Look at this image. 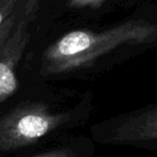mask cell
Returning a JSON list of instances; mask_svg holds the SVG:
<instances>
[{
    "label": "cell",
    "mask_w": 157,
    "mask_h": 157,
    "mask_svg": "<svg viewBox=\"0 0 157 157\" xmlns=\"http://www.w3.org/2000/svg\"><path fill=\"white\" fill-rule=\"evenodd\" d=\"M156 38L157 25L144 20L127 21L102 31L72 30L45 48L41 70L45 75L78 71L118 48L150 44Z\"/></svg>",
    "instance_id": "1"
},
{
    "label": "cell",
    "mask_w": 157,
    "mask_h": 157,
    "mask_svg": "<svg viewBox=\"0 0 157 157\" xmlns=\"http://www.w3.org/2000/svg\"><path fill=\"white\" fill-rule=\"evenodd\" d=\"M78 109L59 110L41 101H27L0 116V156L33 145L78 121Z\"/></svg>",
    "instance_id": "2"
},
{
    "label": "cell",
    "mask_w": 157,
    "mask_h": 157,
    "mask_svg": "<svg viewBox=\"0 0 157 157\" xmlns=\"http://www.w3.org/2000/svg\"><path fill=\"white\" fill-rule=\"evenodd\" d=\"M105 143L139 145L157 141V105L125 114L107 122L97 131Z\"/></svg>",
    "instance_id": "3"
},
{
    "label": "cell",
    "mask_w": 157,
    "mask_h": 157,
    "mask_svg": "<svg viewBox=\"0 0 157 157\" xmlns=\"http://www.w3.org/2000/svg\"><path fill=\"white\" fill-rule=\"evenodd\" d=\"M31 10H35V6H26L11 35L0 46V105L15 94L18 88L17 67L30 40Z\"/></svg>",
    "instance_id": "4"
},
{
    "label": "cell",
    "mask_w": 157,
    "mask_h": 157,
    "mask_svg": "<svg viewBox=\"0 0 157 157\" xmlns=\"http://www.w3.org/2000/svg\"><path fill=\"white\" fill-rule=\"evenodd\" d=\"M20 17L17 15L16 3L8 0H0V46L11 35Z\"/></svg>",
    "instance_id": "5"
},
{
    "label": "cell",
    "mask_w": 157,
    "mask_h": 157,
    "mask_svg": "<svg viewBox=\"0 0 157 157\" xmlns=\"http://www.w3.org/2000/svg\"><path fill=\"white\" fill-rule=\"evenodd\" d=\"M78 152L80 151H78V146L65 145L27 157H80V153Z\"/></svg>",
    "instance_id": "6"
},
{
    "label": "cell",
    "mask_w": 157,
    "mask_h": 157,
    "mask_svg": "<svg viewBox=\"0 0 157 157\" xmlns=\"http://www.w3.org/2000/svg\"><path fill=\"white\" fill-rule=\"evenodd\" d=\"M70 7L75 8V9H81V8H94L96 6L100 5L105 0H69Z\"/></svg>",
    "instance_id": "7"
},
{
    "label": "cell",
    "mask_w": 157,
    "mask_h": 157,
    "mask_svg": "<svg viewBox=\"0 0 157 157\" xmlns=\"http://www.w3.org/2000/svg\"><path fill=\"white\" fill-rule=\"evenodd\" d=\"M8 1H11V2H14V3H16V1H17V0H8Z\"/></svg>",
    "instance_id": "8"
}]
</instances>
